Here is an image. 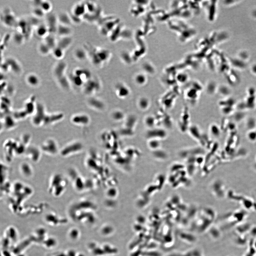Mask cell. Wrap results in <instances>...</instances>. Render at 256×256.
<instances>
[{"instance_id":"obj_15","label":"cell","mask_w":256,"mask_h":256,"mask_svg":"<svg viewBox=\"0 0 256 256\" xmlns=\"http://www.w3.org/2000/svg\"><path fill=\"white\" fill-rule=\"evenodd\" d=\"M116 92L118 97L121 98H125L128 97L130 93L129 88L122 84H119L117 86Z\"/></svg>"},{"instance_id":"obj_9","label":"cell","mask_w":256,"mask_h":256,"mask_svg":"<svg viewBox=\"0 0 256 256\" xmlns=\"http://www.w3.org/2000/svg\"><path fill=\"white\" fill-rule=\"evenodd\" d=\"M67 65L66 63L63 61L60 62L56 64L54 69V74L57 80L65 77V73Z\"/></svg>"},{"instance_id":"obj_32","label":"cell","mask_w":256,"mask_h":256,"mask_svg":"<svg viewBox=\"0 0 256 256\" xmlns=\"http://www.w3.org/2000/svg\"><path fill=\"white\" fill-rule=\"evenodd\" d=\"M187 96L188 97L190 98L194 99L195 98H197V92L196 91L195 89H191L188 91L187 92Z\"/></svg>"},{"instance_id":"obj_3","label":"cell","mask_w":256,"mask_h":256,"mask_svg":"<svg viewBox=\"0 0 256 256\" xmlns=\"http://www.w3.org/2000/svg\"><path fill=\"white\" fill-rule=\"evenodd\" d=\"M41 151L51 156H54L60 153L57 143L52 139H48L45 141L41 145L40 148Z\"/></svg>"},{"instance_id":"obj_20","label":"cell","mask_w":256,"mask_h":256,"mask_svg":"<svg viewBox=\"0 0 256 256\" xmlns=\"http://www.w3.org/2000/svg\"><path fill=\"white\" fill-rule=\"evenodd\" d=\"M25 39V36L21 33L18 31L15 33L13 36V41L18 45H21Z\"/></svg>"},{"instance_id":"obj_30","label":"cell","mask_w":256,"mask_h":256,"mask_svg":"<svg viewBox=\"0 0 256 256\" xmlns=\"http://www.w3.org/2000/svg\"><path fill=\"white\" fill-rule=\"evenodd\" d=\"M124 115L123 113L120 111H117L112 114L113 118L116 120H120L123 118Z\"/></svg>"},{"instance_id":"obj_18","label":"cell","mask_w":256,"mask_h":256,"mask_svg":"<svg viewBox=\"0 0 256 256\" xmlns=\"http://www.w3.org/2000/svg\"><path fill=\"white\" fill-rule=\"evenodd\" d=\"M44 42L50 47L51 50H53L57 46V41H56L55 37L53 34H49L45 38Z\"/></svg>"},{"instance_id":"obj_35","label":"cell","mask_w":256,"mask_h":256,"mask_svg":"<svg viewBox=\"0 0 256 256\" xmlns=\"http://www.w3.org/2000/svg\"><path fill=\"white\" fill-rule=\"evenodd\" d=\"M253 71L254 72L256 73V65L255 66L253 67Z\"/></svg>"},{"instance_id":"obj_24","label":"cell","mask_w":256,"mask_h":256,"mask_svg":"<svg viewBox=\"0 0 256 256\" xmlns=\"http://www.w3.org/2000/svg\"><path fill=\"white\" fill-rule=\"evenodd\" d=\"M156 119L153 116H149L145 119L146 125L150 129H153L156 124Z\"/></svg>"},{"instance_id":"obj_28","label":"cell","mask_w":256,"mask_h":256,"mask_svg":"<svg viewBox=\"0 0 256 256\" xmlns=\"http://www.w3.org/2000/svg\"><path fill=\"white\" fill-rule=\"evenodd\" d=\"M74 56L77 59L79 60H83L85 58V54H84V51L81 49H78L75 51Z\"/></svg>"},{"instance_id":"obj_2","label":"cell","mask_w":256,"mask_h":256,"mask_svg":"<svg viewBox=\"0 0 256 256\" xmlns=\"http://www.w3.org/2000/svg\"><path fill=\"white\" fill-rule=\"evenodd\" d=\"M68 181L65 176L60 173H54L50 179L48 191L54 197H60L65 193Z\"/></svg>"},{"instance_id":"obj_5","label":"cell","mask_w":256,"mask_h":256,"mask_svg":"<svg viewBox=\"0 0 256 256\" xmlns=\"http://www.w3.org/2000/svg\"><path fill=\"white\" fill-rule=\"evenodd\" d=\"M2 16V21L5 25L8 27H16L18 21L14 15L7 9L4 11Z\"/></svg>"},{"instance_id":"obj_10","label":"cell","mask_w":256,"mask_h":256,"mask_svg":"<svg viewBox=\"0 0 256 256\" xmlns=\"http://www.w3.org/2000/svg\"><path fill=\"white\" fill-rule=\"evenodd\" d=\"M148 136L150 137V139L163 138L166 136L167 132L164 129H161L154 128L150 129V131L147 132Z\"/></svg>"},{"instance_id":"obj_26","label":"cell","mask_w":256,"mask_h":256,"mask_svg":"<svg viewBox=\"0 0 256 256\" xmlns=\"http://www.w3.org/2000/svg\"><path fill=\"white\" fill-rule=\"evenodd\" d=\"M33 14L36 17L38 18L42 17L45 13L39 7H35L33 11Z\"/></svg>"},{"instance_id":"obj_13","label":"cell","mask_w":256,"mask_h":256,"mask_svg":"<svg viewBox=\"0 0 256 256\" xmlns=\"http://www.w3.org/2000/svg\"><path fill=\"white\" fill-rule=\"evenodd\" d=\"M72 40L70 36L61 37L59 40L57 41L56 46L65 51L70 46Z\"/></svg>"},{"instance_id":"obj_22","label":"cell","mask_w":256,"mask_h":256,"mask_svg":"<svg viewBox=\"0 0 256 256\" xmlns=\"http://www.w3.org/2000/svg\"><path fill=\"white\" fill-rule=\"evenodd\" d=\"M39 7L46 13L50 12L51 10L52 5L51 3L49 1H41Z\"/></svg>"},{"instance_id":"obj_23","label":"cell","mask_w":256,"mask_h":256,"mask_svg":"<svg viewBox=\"0 0 256 256\" xmlns=\"http://www.w3.org/2000/svg\"><path fill=\"white\" fill-rule=\"evenodd\" d=\"M53 54L54 57L57 59H61L63 58L64 55V51H65L62 49L61 48L56 46L53 50H52Z\"/></svg>"},{"instance_id":"obj_29","label":"cell","mask_w":256,"mask_h":256,"mask_svg":"<svg viewBox=\"0 0 256 256\" xmlns=\"http://www.w3.org/2000/svg\"><path fill=\"white\" fill-rule=\"evenodd\" d=\"M149 144L151 147L157 148L160 146L159 140L156 138H152L150 139Z\"/></svg>"},{"instance_id":"obj_16","label":"cell","mask_w":256,"mask_h":256,"mask_svg":"<svg viewBox=\"0 0 256 256\" xmlns=\"http://www.w3.org/2000/svg\"><path fill=\"white\" fill-rule=\"evenodd\" d=\"M58 22L62 25L70 26L72 22L71 16L66 13H60L57 16Z\"/></svg>"},{"instance_id":"obj_34","label":"cell","mask_w":256,"mask_h":256,"mask_svg":"<svg viewBox=\"0 0 256 256\" xmlns=\"http://www.w3.org/2000/svg\"><path fill=\"white\" fill-rule=\"evenodd\" d=\"M1 69H3V71H5V72L10 69L8 64L5 61L1 64Z\"/></svg>"},{"instance_id":"obj_7","label":"cell","mask_w":256,"mask_h":256,"mask_svg":"<svg viewBox=\"0 0 256 256\" xmlns=\"http://www.w3.org/2000/svg\"><path fill=\"white\" fill-rule=\"evenodd\" d=\"M58 20L57 16L54 14L49 15L47 17V25L49 33L51 34L57 33Z\"/></svg>"},{"instance_id":"obj_4","label":"cell","mask_w":256,"mask_h":256,"mask_svg":"<svg viewBox=\"0 0 256 256\" xmlns=\"http://www.w3.org/2000/svg\"><path fill=\"white\" fill-rule=\"evenodd\" d=\"M41 150L34 146L27 148L24 153L25 157L33 163H37L39 161L41 158Z\"/></svg>"},{"instance_id":"obj_11","label":"cell","mask_w":256,"mask_h":256,"mask_svg":"<svg viewBox=\"0 0 256 256\" xmlns=\"http://www.w3.org/2000/svg\"><path fill=\"white\" fill-rule=\"evenodd\" d=\"M8 64L10 69L13 72L19 74L22 71V68L17 61L13 58H8L5 60Z\"/></svg>"},{"instance_id":"obj_14","label":"cell","mask_w":256,"mask_h":256,"mask_svg":"<svg viewBox=\"0 0 256 256\" xmlns=\"http://www.w3.org/2000/svg\"><path fill=\"white\" fill-rule=\"evenodd\" d=\"M72 121L77 125H85L89 123V118L85 115H78L73 117Z\"/></svg>"},{"instance_id":"obj_31","label":"cell","mask_w":256,"mask_h":256,"mask_svg":"<svg viewBox=\"0 0 256 256\" xmlns=\"http://www.w3.org/2000/svg\"><path fill=\"white\" fill-rule=\"evenodd\" d=\"M216 89L215 84L210 83L208 84L206 88V91L209 94L211 95L215 92Z\"/></svg>"},{"instance_id":"obj_6","label":"cell","mask_w":256,"mask_h":256,"mask_svg":"<svg viewBox=\"0 0 256 256\" xmlns=\"http://www.w3.org/2000/svg\"><path fill=\"white\" fill-rule=\"evenodd\" d=\"M80 144L78 143L68 144L60 150V153L62 157H69L76 152L78 148L77 147H80Z\"/></svg>"},{"instance_id":"obj_21","label":"cell","mask_w":256,"mask_h":256,"mask_svg":"<svg viewBox=\"0 0 256 256\" xmlns=\"http://www.w3.org/2000/svg\"><path fill=\"white\" fill-rule=\"evenodd\" d=\"M150 103L149 100L147 98L142 97L139 100L138 105L141 109L143 110H146L149 107Z\"/></svg>"},{"instance_id":"obj_36","label":"cell","mask_w":256,"mask_h":256,"mask_svg":"<svg viewBox=\"0 0 256 256\" xmlns=\"http://www.w3.org/2000/svg\"><path fill=\"white\" fill-rule=\"evenodd\" d=\"M255 246H256V243H255Z\"/></svg>"},{"instance_id":"obj_12","label":"cell","mask_w":256,"mask_h":256,"mask_svg":"<svg viewBox=\"0 0 256 256\" xmlns=\"http://www.w3.org/2000/svg\"><path fill=\"white\" fill-rule=\"evenodd\" d=\"M71 33L70 26L58 24L57 33L61 37L69 36Z\"/></svg>"},{"instance_id":"obj_25","label":"cell","mask_w":256,"mask_h":256,"mask_svg":"<svg viewBox=\"0 0 256 256\" xmlns=\"http://www.w3.org/2000/svg\"><path fill=\"white\" fill-rule=\"evenodd\" d=\"M39 51L43 55H46L49 53L51 49L45 42L41 43L39 46Z\"/></svg>"},{"instance_id":"obj_19","label":"cell","mask_w":256,"mask_h":256,"mask_svg":"<svg viewBox=\"0 0 256 256\" xmlns=\"http://www.w3.org/2000/svg\"><path fill=\"white\" fill-rule=\"evenodd\" d=\"M26 81L29 85L33 86H37L39 83V77L34 74L28 75L26 77Z\"/></svg>"},{"instance_id":"obj_27","label":"cell","mask_w":256,"mask_h":256,"mask_svg":"<svg viewBox=\"0 0 256 256\" xmlns=\"http://www.w3.org/2000/svg\"><path fill=\"white\" fill-rule=\"evenodd\" d=\"M135 82L139 85H143L146 83V79L144 75L139 74L137 75L135 79Z\"/></svg>"},{"instance_id":"obj_1","label":"cell","mask_w":256,"mask_h":256,"mask_svg":"<svg viewBox=\"0 0 256 256\" xmlns=\"http://www.w3.org/2000/svg\"><path fill=\"white\" fill-rule=\"evenodd\" d=\"M12 197L10 198V205L15 208L20 206L26 199L31 197L33 193L31 186L26 185L22 182H16L12 184Z\"/></svg>"},{"instance_id":"obj_17","label":"cell","mask_w":256,"mask_h":256,"mask_svg":"<svg viewBox=\"0 0 256 256\" xmlns=\"http://www.w3.org/2000/svg\"><path fill=\"white\" fill-rule=\"evenodd\" d=\"M36 33L38 36L40 37H46L49 33L48 26L46 25L40 24L37 26Z\"/></svg>"},{"instance_id":"obj_8","label":"cell","mask_w":256,"mask_h":256,"mask_svg":"<svg viewBox=\"0 0 256 256\" xmlns=\"http://www.w3.org/2000/svg\"><path fill=\"white\" fill-rule=\"evenodd\" d=\"M19 170L21 174L24 178L29 179L33 174V169L32 165L29 163L23 162L19 165Z\"/></svg>"},{"instance_id":"obj_33","label":"cell","mask_w":256,"mask_h":256,"mask_svg":"<svg viewBox=\"0 0 256 256\" xmlns=\"http://www.w3.org/2000/svg\"><path fill=\"white\" fill-rule=\"evenodd\" d=\"M210 130L212 134L214 135H217L220 134L219 129L216 125H212L210 127Z\"/></svg>"}]
</instances>
